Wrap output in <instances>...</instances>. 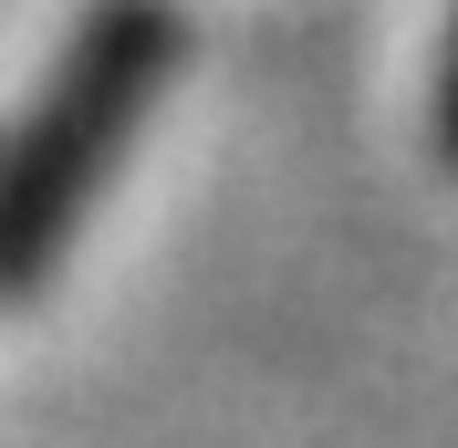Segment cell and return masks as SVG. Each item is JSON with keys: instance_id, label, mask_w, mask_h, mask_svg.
Returning a JSON list of instances; mask_svg holds the SVG:
<instances>
[{"instance_id": "6da1fadb", "label": "cell", "mask_w": 458, "mask_h": 448, "mask_svg": "<svg viewBox=\"0 0 458 448\" xmlns=\"http://www.w3.org/2000/svg\"><path fill=\"white\" fill-rule=\"evenodd\" d=\"M437 125H448V157H458V42H448V115Z\"/></svg>"}]
</instances>
